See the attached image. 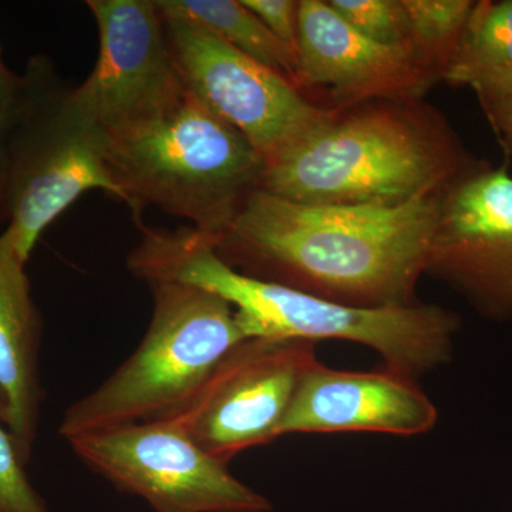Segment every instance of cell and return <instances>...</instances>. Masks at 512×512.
Returning <instances> with one entry per match:
<instances>
[{
  "label": "cell",
  "instance_id": "cell-1",
  "mask_svg": "<svg viewBox=\"0 0 512 512\" xmlns=\"http://www.w3.org/2000/svg\"><path fill=\"white\" fill-rule=\"evenodd\" d=\"M441 194L394 205H326L258 188L214 249L242 274L343 305H413Z\"/></svg>",
  "mask_w": 512,
  "mask_h": 512
},
{
  "label": "cell",
  "instance_id": "cell-2",
  "mask_svg": "<svg viewBox=\"0 0 512 512\" xmlns=\"http://www.w3.org/2000/svg\"><path fill=\"white\" fill-rule=\"evenodd\" d=\"M480 160L420 100H372L265 165L261 190L303 204L394 205L441 194Z\"/></svg>",
  "mask_w": 512,
  "mask_h": 512
},
{
  "label": "cell",
  "instance_id": "cell-3",
  "mask_svg": "<svg viewBox=\"0 0 512 512\" xmlns=\"http://www.w3.org/2000/svg\"><path fill=\"white\" fill-rule=\"evenodd\" d=\"M106 161L137 221L157 207L212 239L261 188L265 170L247 138L188 92L163 116L106 134Z\"/></svg>",
  "mask_w": 512,
  "mask_h": 512
},
{
  "label": "cell",
  "instance_id": "cell-4",
  "mask_svg": "<svg viewBox=\"0 0 512 512\" xmlns=\"http://www.w3.org/2000/svg\"><path fill=\"white\" fill-rule=\"evenodd\" d=\"M185 278L229 303L247 339L346 340L375 350L384 369L414 380L451 359L461 326L440 306L359 308L261 281L208 249L192 256Z\"/></svg>",
  "mask_w": 512,
  "mask_h": 512
},
{
  "label": "cell",
  "instance_id": "cell-5",
  "mask_svg": "<svg viewBox=\"0 0 512 512\" xmlns=\"http://www.w3.org/2000/svg\"><path fill=\"white\" fill-rule=\"evenodd\" d=\"M153 318L133 355L64 413V440L164 419L191 396L229 350L245 340L234 309L197 286L148 284Z\"/></svg>",
  "mask_w": 512,
  "mask_h": 512
},
{
  "label": "cell",
  "instance_id": "cell-6",
  "mask_svg": "<svg viewBox=\"0 0 512 512\" xmlns=\"http://www.w3.org/2000/svg\"><path fill=\"white\" fill-rule=\"evenodd\" d=\"M10 136L9 221L3 237L28 264L43 232L87 191L123 201L106 161V133L74 106L45 56L20 74Z\"/></svg>",
  "mask_w": 512,
  "mask_h": 512
},
{
  "label": "cell",
  "instance_id": "cell-7",
  "mask_svg": "<svg viewBox=\"0 0 512 512\" xmlns=\"http://www.w3.org/2000/svg\"><path fill=\"white\" fill-rule=\"evenodd\" d=\"M157 8L185 90L247 138L265 165L338 110L316 106L282 74L197 23Z\"/></svg>",
  "mask_w": 512,
  "mask_h": 512
},
{
  "label": "cell",
  "instance_id": "cell-8",
  "mask_svg": "<svg viewBox=\"0 0 512 512\" xmlns=\"http://www.w3.org/2000/svg\"><path fill=\"white\" fill-rule=\"evenodd\" d=\"M315 346L302 339L242 340L164 419L229 464L248 448L279 439L303 379L319 363Z\"/></svg>",
  "mask_w": 512,
  "mask_h": 512
},
{
  "label": "cell",
  "instance_id": "cell-9",
  "mask_svg": "<svg viewBox=\"0 0 512 512\" xmlns=\"http://www.w3.org/2000/svg\"><path fill=\"white\" fill-rule=\"evenodd\" d=\"M66 441L94 473L156 512L272 510L268 498L239 481L174 421H143Z\"/></svg>",
  "mask_w": 512,
  "mask_h": 512
},
{
  "label": "cell",
  "instance_id": "cell-10",
  "mask_svg": "<svg viewBox=\"0 0 512 512\" xmlns=\"http://www.w3.org/2000/svg\"><path fill=\"white\" fill-rule=\"evenodd\" d=\"M99 30L92 72L70 90L74 106L106 134L153 121L185 90L163 16L150 0H89Z\"/></svg>",
  "mask_w": 512,
  "mask_h": 512
},
{
  "label": "cell",
  "instance_id": "cell-11",
  "mask_svg": "<svg viewBox=\"0 0 512 512\" xmlns=\"http://www.w3.org/2000/svg\"><path fill=\"white\" fill-rule=\"evenodd\" d=\"M426 274L484 318L512 320V177L480 161L441 194Z\"/></svg>",
  "mask_w": 512,
  "mask_h": 512
},
{
  "label": "cell",
  "instance_id": "cell-12",
  "mask_svg": "<svg viewBox=\"0 0 512 512\" xmlns=\"http://www.w3.org/2000/svg\"><path fill=\"white\" fill-rule=\"evenodd\" d=\"M295 86L320 89L348 109L372 100H420L436 82L412 49L357 32L329 2H299Z\"/></svg>",
  "mask_w": 512,
  "mask_h": 512
},
{
  "label": "cell",
  "instance_id": "cell-13",
  "mask_svg": "<svg viewBox=\"0 0 512 512\" xmlns=\"http://www.w3.org/2000/svg\"><path fill=\"white\" fill-rule=\"evenodd\" d=\"M437 419L436 406L417 380L386 369L349 372L319 362L303 379L279 437L356 431L419 436Z\"/></svg>",
  "mask_w": 512,
  "mask_h": 512
},
{
  "label": "cell",
  "instance_id": "cell-14",
  "mask_svg": "<svg viewBox=\"0 0 512 512\" xmlns=\"http://www.w3.org/2000/svg\"><path fill=\"white\" fill-rule=\"evenodd\" d=\"M40 330L26 264L0 235V392L8 404L6 429L26 466L35 447L43 399Z\"/></svg>",
  "mask_w": 512,
  "mask_h": 512
},
{
  "label": "cell",
  "instance_id": "cell-15",
  "mask_svg": "<svg viewBox=\"0 0 512 512\" xmlns=\"http://www.w3.org/2000/svg\"><path fill=\"white\" fill-rule=\"evenodd\" d=\"M443 80L470 87L483 109L512 93V0L476 2Z\"/></svg>",
  "mask_w": 512,
  "mask_h": 512
},
{
  "label": "cell",
  "instance_id": "cell-16",
  "mask_svg": "<svg viewBox=\"0 0 512 512\" xmlns=\"http://www.w3.org/2000/svg\"><path fill=\"white\" fill-rule=\"evenodd\" d=\"M160 8L197 23L256 62L296 82L298 63L242 0H157Z\"/></svg>",
  "mask_w": 512,
  "mask_h": 512
},
{
  "label": "cell",
  "instance_id": "cell-17",
  "mask_svg": "<svg viewBox=\"0 0 512 512\" xmlns=\"http://www.w3.org/2000/svg\"><path fill=\"white\" fill-rule=\"evenodd\" d=\"M414 55L437 80L443 79L476 2L402 0Z\"/></svg>",
  "mask_w": 512,
  "mask_h": 512
},
{
  "label": "cell",
  "instance_id": "cell-18",
  "mask_svg": "<svg viewBox=\"0 0 512 512\" xmlns=\"http://www.w3.org/2000/svg\"><path fill=\"white\" fill-rule=\"evenodd\" d=\"M329 5L369 39L413 50L409 18L402 0H330Z\"/></svg>",
  "mask_w": 512,
  "mask_h": 512
},
{
  "label": "cell",
  "instance_id": "cell-19",
  "mask_svg": "<svg viewBox=\"0 0 512 512\" xmlns=\"http://www.w3.org/2000/svg\"><path fill=\"white\" fill-rule=\"evenodd\" d=\"M25 467L12 434L0 421V512H49Z\"/></svg>",
  "mask_w": 512,
  "mask_h": 512
},
{
  "label": "cell",
  "instance_id": "cell-20",
  "mask_svg": "<svg viewBox=\"0 0 512 512\" xmlns=\"http://www.w3.org/2000/svg\"><path fill=\"white\" fill-rule=\"evenodd\" d=\"M242 2L296 57L299 2L295 0H242Z\"/></svg>",
  "mask_w": 512,
  "mask_h": 512
},
{
  "label": "cell",
  "instance_id": "cell-21",
  "mask_svg": "<svg viewBox=\"0 0 512 512\" xmlns=\"http://www.w3.org/2000/svg\"><path fill=\"white\" fill-rule=\"evenodd\" d=\"M16 117H18V93L12 99L0 104V224L9 221L10 136H12Z\"/></svg>",
  "mask_w": 512,
  "mask_h": 512
},
{
  "label": "cell",
  "instance_id": "cell-22",
  "mask_svg": "<svg viewBox=\"0 0 512 512\" xmlns=\"http://www.w3.org/2000/svg\"><path fill=\"white\" fill-rule=\"evenodd\" d=\"M507 156H512V93L484 110Z\"/></svg>",
  "mask_w": 512,
  "mask_h": 512
},
{
  "label": "cell",
  "instance_id": "cell-23",
  "mask_svg": "<svg viewBox=\"0 0 512 512\" xmlns=\"http://www.w3.org/2000/svg\"><path fill=\"white\" fill-rule=\"evenodd\" d=\"M20 79L22 77L19 74L13 73L6 66L5 60L2 57V50H0V104L12 99L18 93Z\"/></svg>",
  "mask_w": 512,
  "mask_h": 512
},
{
  "label": "cell",
  "instance_id": "cell-24",
  "mask_svg": "<svg viewBox=\"0 0 512 512\" xmlns=\"http://www.w3.org/2000/svg\"><path fill=\"white\" fill-rule=\"evenodd\" d=\"M6 417H8V404H6L5 397H3L2 392H0V421L3 424H6Z\"/></svg>",
  "mask_w": 512,
  "mask_h": 512
}]
</instances>
